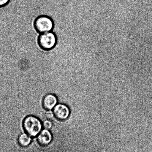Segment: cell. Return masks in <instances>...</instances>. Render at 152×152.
Segmentation results:
<instances>
[{
	"label": "cell",
	"instance_id": "1",
	"mask_svg": "<svg viewBox=\"0 0 152 152\" xmlns=\"http://www.w3.org/2000/svg\"><path fill=\"white\" fill-rule=\"evenodd\" d=\"M23 125L26 133L31 137H35L38 135L42 127L39 119L33 116L26 117L23 121Z\"/></svg>",
	"mask_w": 152,
	"mask_h": 152
},
{
	"label": "cell",
	"instance_id": "2",
	"mask_svg": "<svg viewBox=\"0 0 152 152\" xmlns=\"http://www.w3.org/2000/svg\"><path fill=\"white\" fill-rule=\"evenodd\" d=\"M34 26L36 31L39 34L52 31L54 28V21L50 16L39 15L35 19Z\"/></svg>",
	"mask_w": 152,
	"mask_h": 152
},
{
	"label": "cell",
	"instance_id": "3",
	"mask_svg": "<svg viewBox=\"0 0 152 152\" xmlns=\"http://www.w3.org/2000/svg\"><path fill=\"white\" fill-rule=\"evenodd\" d=\"M38 45L41 49L45 51H50L53 49L57 45V37L52 31L39 34L37 39Z\"/></svg>",
	"mask_w": 152,
	"mask_h": 152
},
{
	"label": "cell",
	"instance_id": "4",
	"mask_svg": "<svg viewBox=\"0 0 152 152\" xmlns=\"http://www.w3.org/2000/svg\"><path fill=\"white\" fill-rule=\"evenodd\" d=\"M53 112L54 117L57 120L63 121L66 120L70 115V109L65 104H58L54 107Z\"/></svg>",
	"mask_w": 152,
	"mask_h": 152
},
{
	"label": "cell",
	"instance_id": "5",
	"mask_svg": "<svg viewBox=\"0 0 152 152\" xmlns=\"http://www.w3.org/2000/svg\"><path fill=\"white\" fill-rule=\"evenodd\" d=\"M53 139L52 134L48 129H44L38 134L37 140L38 143L42 146L48 145Z\"/></svg>",
	"mask_w": 152,
	"mask_h": 152
},
{
	"label": "cell",
	"instance_id": "6",
	"mask_svg": "<svg viewBox=\"0 0 152 152\" xmlns=\"http://www.w3.org/2000/svg\"><path fill=\"white\" fill-rule=\"evenodd\" d=\"M57 102L58 99L54 94H47L43 99V107L47 110H51L57 105Z\"/></svg>",
	"mask_w": 152,
	"mask_h": 152
},
{
	"label": "cell",
	"instance_id": "7",
	"mask_svg": "<svg viewBox=\"0 0 152 152\" xmlns=\"http://www.w3.org/2000/svg\"><path fill=\"white\" fill-rule=\"evenodd\" d=\"M31 141V137L26 133L21 134L18 138L19 144L20 146L23 147L28 146Z\"/></svg>",
	"mask_w": 152,
	"mask_h": 152
},
{
	"label": "cell",
	"instance_id": "8",
	"mask_svg": "<svg viewBox=\"0 0 152 152\" xmlns=\"http://www.w3.org/2000/svg\"><path fill=\"white\" fill-rule=\"evenodd\" d=\"M42 127L46 129H51L53 126V123L51 121L49 120H46L44 121L42 124Z\"/></svg>",
	"mask_w": 152,
	"mask_h": 152
},
{
	"label": "cell",
	"instance_id": "9",
	"mask_svg": "<svg viewBox=\"0 0 152 152\" xmlns=\"http://www.w3.org/2000/svg\"><path fill=\"white\" fill-rule=\"evenodd\" d=\"M45 117L48 120L52 119L54 117L53 112L51 111V110H47V111L46 113Z\"/></svg>",
	"mask_w": 152,
	"mask_h": 152
},
{
	"label": "cell",
	"instance_id": "10",
	"mask_svg": "<svg viewBox=\"0 0 152 152\" xmlns=\"http://www.w3.org/2000/svg\"><path fill=\"white\" fill-rule=\"evenodd\" d=\"M11 1V0H0V8L6 6Z\"/></svg>",
	"mask_w": 152,
	"mask_h": 152
}]
</instances>
